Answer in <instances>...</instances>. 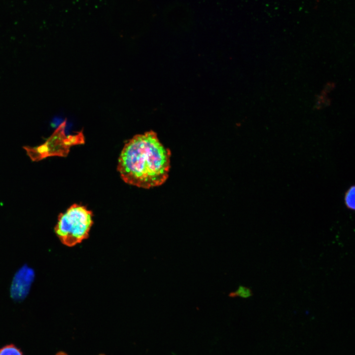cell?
Wrapping results in <instances>:
<instances>
[{
    "label": "cell",
    "mask_w": 355,
    "mask_h": 355,
    "mask_svg": "<svg viewBox=\"0 0 355 355\" xmlns=\"http://www.w3.org/2000/svg\"><path fill=\"white\" fill-rule=\"evenodd\" d=\"M252 295L251 289L247 287L240 285L234 291L231 292L229 296L232 297H239L242 298H248Z\"/></svg>",
    "instance_id": "cell-7"
},
{
    "label": "cell",
    "mask_w": 355,
    "mask_h": 355,
    "mask_svg": "<svg viewBox=\"0 0 355 355\" xmlns=\"http://www.w3.org/2000/svg\"></svg>",
    "instance_id": "cell-9"
},
{
    "label": "cell",
    "mask_w": 355,
    "mask_h": 355,
    "mask_svg": "<svg viewBox=\"0 0 355 355\" xmlns=\"http://www.w3.org/2000/svg\"><path fill=\"white\" fill-rule=\"evenodd\" d=\"M62 124L42 144L36 147H24L33 161H38L52 156H64L68 154L73 138H66Z\"/></svg>",
    "instance_id": "cell-3"
},
{
    "label": "cell",
    "mask_w": 355,
    "mask_h": 355,
    "mask_svg": "<svg viewBox=\"0 0 355 355\" xmlns=\"http://www.w3.org/2000/svg\"><path fill=\"white\" fill-rule=\"evenodd\" d=\"M0 355H24L22 351L13 344H7L0 348Z\"/></svg>",
    "instance_id": "cell-6"
},
{
    "label": "cell",
    "mask_w": 355,
    "mask_h": 355,
    "mask_svg": "<svg viewBox=\"0 0 355 355\" xmlns=\"http://www.w3.org/2000/svg\"><path fill=\"white\" fill-rule=\"evenodd\" d=\"M170 151L151 131L135 135L125 144L117 170L126 183L148 189L163 184L170 168Z\"/></svg>",
    "instance_id": "cell-1"
},
{
    "label": "cell",
    "mask_w": 355,
    "mask_h": 355,
    "mask_svg": "<svg viewBox=\"0 0 355 355\" xmlns=\"http://www.w3.org/2000/svg\"><path fill=\"white\" fill-rule=\"evenodd\" d=\"M32 269L23 267L16 274L11 286V293L16 300L23 299L27 294L34 280Z\"/></svg>",
    "instance_id": "cell-4"
},
{
    "label": "cell",
    "mask_w": 355,
    "mask_h": 355,
    "mask_svg": "<svg viewBox=\"0 0 355 355\" xmlns=\"http://www.w3.org/2000/svg\"><path fill=\"white\" fill-rule=\"evenodd\" d=\"M93 216L92 211L85 206L74 204L59 215L55 233L63 245L74 247L88 238Z\"/></svg>",
    "instance_id": "cell-2"
},
{
    "label": "cell",
    "mask_w": 355,
    "mask_h": 355,
    "mask_svg": "<svg viewBox=\"0 0 355 355\" xmlns=\"http://www.w3.org/2000/svg\"><path fill=\"white\" fill-rule=\"evenodd\" d=\"M345 204L348 209L354 210L355 209V188L351 186L345 193L344 197Z\"/></svg>",
    "instance_id": "cell-5"
},
{
    "label": "cell",
    "mask_w": 355,
    "mask_h": 355,
    "mask_svg": "<svg viewBox=\"0 0 355 355\" xmlns=\"http://www.w3.org/2000/svg\"><path fill=\"white\" fill-rule=\"evenodd\" d=\"M55 355H68L67 354L63 351H60L56 353Z\"/></svg>",
    "instance_id": "cell-8"
}]
</instances>
